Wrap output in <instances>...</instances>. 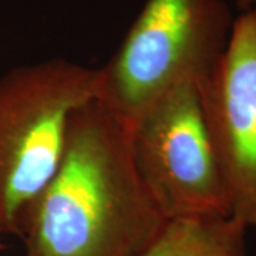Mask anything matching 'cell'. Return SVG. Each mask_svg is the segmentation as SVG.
Listing matches in <instances>:
<instances>
[{
  "label": "cell",
  "instance_id": "cell-4",
  "mask_svg": "<svg viewBox=\"0 0 256 256\" xmlns=\"http://www.w3.org/2000/svg\"><path fill=\"white\" fill-rule=\"evenodd\" d=\"M128 128L136 170L165 220L230 216L198 82L164 92Z\"/></svg>",
  "mask_w": 256,
  "mask_h": 256
},
{
  "label": "cell",
  "instance_id": "cell-5",
  "mask_svg": "<svg viewBox=\"0 0 256 256\" xmlns=\"http://www.w3.org/2000/svg\"><path fill=\"white\" fill-rule=\"evenodd\" d=\"M200 87L230 215L256 232V10L234 20L224 54Z\"/></svg>",
  "mask_w": 256,
  "mask_h": 256
},
{
  "label": "cell",
  "instance_id": "cell-6",
  "mask_svg": "<svg viewBox=\"0 0 256 256\" xmlns=\"http://www.w3.org/2000/svg\"><path fill=\"white\" fill-rule=\"evenodd\" d=\"M246 234L232 215L171 220L138 256H248Z\"/></svg>",
  "mask_w": 256,
  "mask_h": 256
},
{
  "label": "cell",
  "instance_id": "cell-7",
  "mask_svg": "<svg viewBox=\"0 0 256 256\" xmlns=\"http://www.w3.org/2000/svg\"><path fill=\"white\" fill-rule=\"evenodd\" d=\"M234 3L240 12L256 10V0H234Z\"/></svg>",
  "mask_w": 256,
  "mask_h": 256
},
{
  "label": "cell",
  "instance_id": "cell-2",
  "mask_svg": "<svg viewBox=\"0 0 256 256\" xmlns=\"http://www.w3.org/2000/svg\"><path fill=\"white\" fill-rule=\"evenodd\" d=\"M98 68L66 58L0 77V232L18 236L30 204L63 156L74 112L98 98Z\"/></svg>",
  "mask_w": 256,
  "mask_h": 256
},
{
  "label": "cell",
  "instance_id": "cell-8",
  "mask_svg": "<svg viewBox=\"0 0 256 256\" xmlns=\"http://www.w3.org/2000/svg\"><path fill=\"white\" fill-rule=\"evenodd\" d=\"M4 248H6V244H4V236H3V234L0 232V252H2V250H4Z\"/></svg>",
  "mask_w": 256,
  "mask_h": 256
},
{
  "label": "cell",
  "instance_id": "cell-3",
  "mask_svg": "<svg viewBox=\"0 0 256 256\" xmlns=\"http://www.w3.org/2000/svg\"><path fill=\"white\" fill-rule=\"evenodd\" d=\"M234 20L224 0H146L98 68V100L130 126L175 86L201 84L224 54Z\"/></svg>",
  "mask_w": 256,
  "mask_h": 256
},
{
  "label": "cell",
  "instance_id": "cell-1",
  "mask_svg": "<svg viewBox=\"0 0 256 256\" xmlns=\"http://www.w3.org/2000/svg\"><path fill=\"white\" fill-rule=\"evenodd\" d=\"M166 222L136 170L130 128L96 98L74 112L18 238L24 256H138Z\"/></svg>",
  "mask_w": 256,
  "mask_h": 256
}]
</instances>
